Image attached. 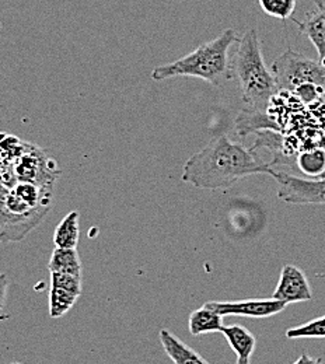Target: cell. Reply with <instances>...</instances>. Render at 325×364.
Segmentation results:
<instances>
[{
  "mask_svg": "<svg viewBox=\"0 0 325 364\" xmlns=\"http://www.w3.org/2000/svg\"><path fill=\"white\" fill-rule=\"evenodd\" d=\"M48 268L50 273H63L82 277V262L78 250L55 248L52 251Z\"/></svg>",
  "mask_w": 325,
  "mask_h": 364,
  "instance_id": "obj_15",
  "label": "cell"
},
{
  "mask_svg": "<svg viewBox=\"0 0 325 364\" xmlns=\"http://www.w3.org/2000/svg\"><path fill=\"white\" fill-rule=\"evenodd\" d=\"M223 326V317L205 304L189 316V332L193 336L220 332Z\"/></svg>",
  "mask_w": 325,
  "mask_h": 364,
  "instance_id": "obj_14",
  "label": "cell"
},
{
  "mask_svg": "<svg viewBox=\"0 0 325 364\" xmlns=\"http://www.w3.org/2000/svg\"><path fill=\"white\" fill-rule=\"evenodd\" d=\"M272 299L286 304L311 300L313 291L306 273L294 265H284L280 271L278 286L272 294Z\"/></svg>",
  "mask_w": 325,
  "mask_h": 364,
  "instance_id": "obj_8",
  "label": "cell"
},
{
  "mask_svg": "<svg viewBox=\"0 0 325 364\" xmlns=\"http://www.w3.org/2000/svg\"><path fill=\"white\" fill-rule=\"evenodd\" d=\"M251 360H243V359H237L235 364H250Z\"/></svg>",
  "mask_w": 325,
  "mask_h": 364,
  "instance_id": "obj_21",
  "label": "cell"
},
{
  "mask_svg": "<svg viewBox=\"0 0 325 364\" xmlns=\"http://www.w3.org/2000/svg\"><path fill=\"white\" fill-rule=\"evenodd\" d=\"M232 66L233 75L238 79L243 91L245 108L257 112H268L280 90L274 73L265 65L255 28H250L240 38Z\"/></svg>",
  "mask_w": 325,
  "mask_h": 364,
  "instance_id": "obj_3",
  "label": "cell"
},
{
  "mask_svg": "<svg viewBox=\"0 0 325 364\" xmlns=\"http://www.w3.org/2000/svg\"><path fill=\"white\" fill-rule=\"evenodd\" d=\"M260 7L271 17L279 20L292 18L297 0H258Z\"/></svg>",
  "mask_w": 325,
  "mask_h": 364,
  "instance_id": "obj_17",
  "label": "cell"
},
{
  "mask_svg": "<svg viewBox=\"0 0 325 364\" xmlns=\"http://www.w3.org/2000/svg\"><path fill=\"white\" fill-rule=\"evenodd\" d=\"M238 41L237 33L228 28L215 40L198 46L181 59L154 68L151 79L161 82L173 77H198L213 86H220L233 77L229 53Z\"/></svg>",
  "mask_w": 325,
  "mask_h": 364,
  "instance_id": "obj_2",
  "label": "cell"
},
{
  "mask_svg": "<svg viewBox=\"0 0 325 364\" xmlns=\"http://www.w3.org/2000/svg\"><path fill=\"white\" fill-rule=\"evenodd\" d=\"M278 182V196L292 205H323L325 206V177L303 178L282 170H274L271 176Z\"/></svg>",
  "mask_w": 325,
  "mask_h": 364,
  "instance_id": "obj_5",
  "label": "cell"
},
{
  "mask_svg": "<svg viewBox=\"0 0 325 364\" xmlns=\"http://www.w3.org/2000/svg\"><path fill=\"white\" fill-rule=\"evenodd\" d=\"M0 242H4V241H3V238H1V237H0Z\"/></svg>",
  "mask_w": 325,
  "mask_h": 364,
  "instance_id": "obj_22",
  "label": "cell"
},
{
  "mask_svg": "<svg viewBox=\"0 0 325 364\" xmlns=\"http://www.w3.org/2000/svg\"><path fill=\"white\" fill-rule=\"evenodd\" d=\"M205 306L222 317L240 316L251 318H270L286 309V303L265 299V300H240V301H208Z\"/></svg>",
  "mask_w": 325,
  "mask_h": 364,
  "instance_id": "obj_7",
  "label": "cell"
},
{
  "mask_svg": "<svg viewBox=\"0 0 325 364\" xmlns=\"http://www.w3.org/2000/svg\"><path fill=\"white\" fill-rule=\"evenodd\" d=\"M289 339H325V316L286 331Z\"/></svg>",
  "mask_w": 325,
  "mask_h": 364,
  "instance_id": "obj_16",
  "label": "cell"
},
{
  "mask_svg": "<svg viewBox=\"0 0 325 364\" xmlns=\"http://www.w3.org/2000/svg\"><path fill=\"white\" fill-rule=\"evenodd\" d=\"M43 219L40 218H17L10 215L3 203H0V237L4 242L21 241L33 228H37Z\"/></svg>",
  "mask_w": 325,
  "mask_h": 364,
  "instance_id": "obj_10",
  "label": "cell"
},
{
  "mask_svg": "<svg viewBox=\"0 0 325 364\" xmlns=\"http://www.w3.org/2000/svg\"><path fill=\"white\" fill-rule=\"evenodd\" d=\"M293 21L299 27V31L317 49L319 60L325 66V4L307 14L306 20L300 21L293 18Z\"/></svg>",
  "mask_w": 325,
  "mask_h": 364,
  "instance_id": "obj_9",
  "label": "cell"
},
{
  "mask_svg": "<svg viewBox=\"0 0 325 364\" xmlns=\"http://www.w3.org/2000/svg\"><path fill=\"white\" fill-rule=\"evenodd\" d=\"M274 168L251 147L222 135L186 160L181 180L196 188L220 189L254 174L272 176Z\"/></svg>",
  "mask_w": 325,
  "mask_h": 364,
  "instance_id": "obj_1",
  "label": "cell"
},
{
  "mask_svg": "<svg viewBox=\"0 0 325 364\" xmlns=\"http://www.w3.org/2000/svg\"><path fill=\"white\" fill-rule=\"evenodd\" d=\"M279 90L294 92L302 86H317L325 91V66L293 49H286L272 65Z\"/></svg>",
  "mask_w": 325,
  "mask_h": 364,
  "instance_id": "obj_4",
  "label": "cell"
},
{
  "mask_svg": "<svg viewBox=\"0 0 325 364\" xmlns=\"http://www.w3.org/2000/svg\"><path fill=\"white\" fill-rule=\"evenodd\" d=\"M313 3H316V6L317 7H321V6H324L325 4V0H311Z\"/></svg>",
  "mask_w": 325,
  "mask_h": 364,
  "instance_id": "obj_20",
  "label": "cell"
},
{
  "mask_svg": "<svg viewBox=\"0 0 325 364\" xmlns=\"http://www.w3.org/2000/svg\"><path fill=\"white\" fill-rule=\"evenodd\" d=\"M220 332L229 342L233 352L237 355V359L251 360L257 339L247 328L241 325H225Z\"/></svg>",
  "mask_w": 325,
  "mask_h": 364,
  "instance_id": "obj_12",
  "label": "cell"
},
{
  "mask_svg": "<svg viewBox=\"0 0 325 364\" xmlns=\"http://www.w3.org/2000/svg\"><path fill=\"white\" fill-rule=\"evenodd\" d=\"M323 100H324V101H325V94H324V97H323Z\"/></svg>",
  "mask_w": 325,
  "mask_h": 364,
  "instance_id": "obj_23",
  "label": "cell"
},
{
  "mask_svg": "<svg viewBox=\"0 0 325 364\" xmlns=\"http://www.w3.org/2000/svg\"><path fill=\"white\" fill-rule=\"evenodd\" d=\"M79 219H80V215L78 210H72L62 219V222L55 228V234H53L55 248L76 250L80 238Z\"/></svg>",
  "mask_w": 325,
  "mask_h": 364,
  "instance_id": "obj_13",
  "label": "cell"
},
{
  "mask_svg": "<svg viewBox=\"0 0 325 364\" xmlns=\"http://www.w3.org/2000/svg\"><path fill=\"white\" fill-rule=\"evenodd\" d=\"M9 276L6 273L0 274V311L3 310L4 304H6V299H7V289H9Z\"/></svg>",
  "mask_w": 325,
  "mask_h": 364,
  "instance_id": "obj_18",
  "label": "cell"
},
{
  "mask_svg": "<svg viewBox=\"0 0 325 364\" xmlns=\"http://www.w3.org/2000/svg\"><path fill=\"white\" fill-rule=\"evenodd\" d=\"M11 364H20V363H11Z\"/></svg>",
  "mask_w": 325,
  "mask_h": 364,
  "instance_id": "obj_24",
  "label": "cell"
},
{
  "mask_svg": "<svg viewBox=\"0 0 325 364\" xmlns=\"http://www.w3.org/2000/svg\"><path fill=\"white\" fill-rule=\"evenodd\" d=\"M82 294V277L50 273L49 290V316L52 318L63 317Z\"/></svg>",
  "mask_w": 325,
  "mask_h": 364,
  "instance_id": "obj_6",
  "label": "cell"
},
{
  "mask_svg": "<svg viewBox=\"0 0 325 364\" xmlns=\"http://www.w3.org/2000/svg\"><path fill=\"white\" fill-rule=\"evenodd\" d=\"M160 342L174 364H209L169 329L160 331Z\"/></svg>",
  "mask_w": 325,
  "mask_h": 364,
  "instance_id": "obj_11",
  "label": "cell"
},
{
  "mask_svg": "<svg viewBox=\"0 0 325 364\" xmlns=\"http://www.w3.org/2000/svg\"><path fill=\"white\" fill-rule=\"evenodd\" d=\"M293 364H323V359L321 358L316 359V358H311L307 353H303Z\"/></svg>",
  "mask_w": 325,
  "mask_h": 364,
  "instance_id": "obj_19",
  "label": "cell"
}]
</instances>
